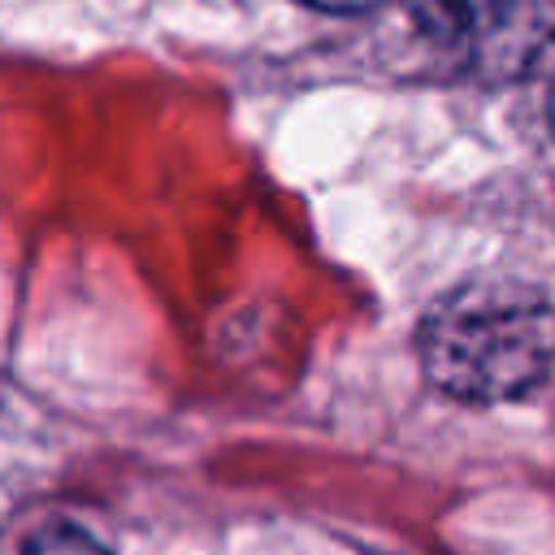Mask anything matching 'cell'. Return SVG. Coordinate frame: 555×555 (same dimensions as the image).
I'll return each mask as SVG.
<instances>
[{"mask_svg": "<svg viewBox=\"0 0 555 555\" xmlns=\"http://www.w3.org/2000/svg\"><path fill=\"white\" fill-rule=\"evenodd\" d=\"M416 347L429 382L451 399L503 403L546 377L555 308L516 282H468L425 312Z\"/></svg>", "mask_w": 555, "mask_h": 555, "instance_id": "6da1fadb", "label": "cell"}, {"mask_svg": "<svg viewBox=\"0 0 555 555\" xmlns=\"http://www.w3.org/2000/svg\"><path fill=\"white\" fill-rule=\"evenodd\" d=\"M26 555H108V551L78 525H48L30 538Z\"/></svg>", "mask_w": 555, "mask_h": 555, "instance_id": "7a4b0ae2", "label": "cell"}, {"mask_svg": "<svg viewBox=\"0 0 555 555\" xmlns=\"http://www.w3.org/2000/svg\"><path fill=\"white\" fill-rule=\"evenodd\" d=\"M308 9H321V13H364V9H377L382 0H299Z\"/></svg>", "mask_w": 555, "mask_h": 555, "instance_id": "3957f363", "label": "cell"}, {"mask_svg": "<svg viewBox=\"0 0 555 555\" xmlns=\"http://www.w3.org/2000/svg\"><path fill=\"white\" fill-rule=\"evenodd\" d=\"M503 4H507V0H455V9H460L464 17H473V22H481V17H494Z\"/></svg>", "mask_w": 555, "mask_h": 555, "instance_id": "277c9868", "label": "cell"}, {"mask_svg": "<svg viewBox=\"0 0 555 555\" xmlns=\"http://www.w3.org/2000/svg\"><path fill=\"white\" fill-rule=\"evenodd\" d=\"M551 130H555V95H551Z\"/></svg>", "mask_w": 555, "mask_h": 555, "instance_id": "5b68a950", "label": "cell"}]
</instances>
